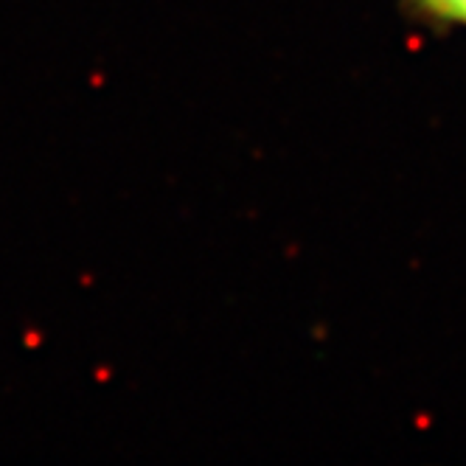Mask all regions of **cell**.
I'll return each mask as SVG.
<instances>
[{
    "mask_svg": "<svg viewBox=\"0 0 466 466\" xmlns=\"http://www.w3.org/2000/svg\"><path fill=\"white\" fill-rule=\"evenodd\" d=\"M399 9L432 35L466 31V0H399Z\"/></svg>",
    "mask_w": 466,
    "mask_h": 466,
    "instance_id": "obj_1",
    "label": "cell"
}]
</instances>
